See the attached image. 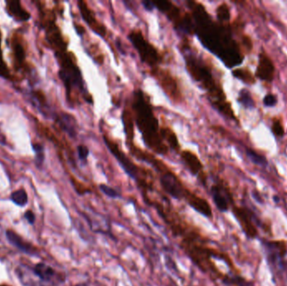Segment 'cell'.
Wrapping results in <instances>:
<instances>
[{"label": "cell", "instance_id": "obj_7", "mask_svg": "<svg viewBox=\"0 0 287 286\" xmlns=\"http://www.w3.org/2000/svg\"><path fill=\"white\" fill-rule=\"evenodd\" d=\"M232 211L240 228L249 239H255L258 236V229L253 220L255 215L250 210L246 207L233 206Z\"/></svg>", "mask_w": 287, "mask_h": 286}, {"label": "cell", "instance_id": "obj_28", "mask_svg": "<svg viewBox=\"0 0 287 286\" xmlns=\"http://www.w3.org/2000/svg\"><path fill=\"white\" fill-rule=\"evenodd\" d=\"M32 147L36 154L38 162L42 163L44 160V150L42 146L40 145V143H33Z\"/></svg>", "mask_w": 287, "mask_h": 286}, {"label": "cell", "instance_id": "obj_21", "mask_svg": "<svg viewBox=\"0 0 287 286\" xmlns=\"http://www.w3.org/2000/svg\"><path fill=\"white\" fill-rule=\"evenodd\" d=\"M217 17L220 23H225L229 22L231 17L230 13V8L227 3H221L217 8Z\"/></svg>", "mask_w": 287, "mask_h": 286}, {"label": "cell", "instance_id": "obj_6", "mask_svg": "<svg viewBox=\"0 0 287 286\" xmlns=\"http://www.w3.org/2000/svg\"><path fill=\"white\" fill-rule=\"evenodd\" d=\"M62 61H62L63 66L60 71V77L67 88L68 93H71L72 88L75 87H77L81 92H83L82 76L74 62L68 57H65Z\"/></svg>", "mask_w": 287, "mask_h": 286}, {"label": "cell", "instance_id": "obj_16", "mask_svg": "<svg viewBox=\"0 0 287 286\" xmlns=\"http://www.w3.org/2000/svg\"><path fill=\"white\" fill-rule=\"evenodd\" d=\"M60 127L72 138L77 136V122L74 118L68 114H61L57 120Z\"/></svg>", "mask_w": 287, "mask_h": 286}, {"label": "cell", "instance_id": "obj_30", "mask_svg": "<svg viewBox=\"0 0 287 286\" xmlns=\"http://www.w3.org/2000/svg\"><path fill=\"white\" fill-rule=\"evenodd\" d=\"M24 217H25V219H26L28 222H29L30 224H34L35 221V216L34 214V212H32L31 211H27L24 214Z\"/></svg>", "mask_w": 287, "mask_h": 286}, {"label": "cell", "instance_id": "obj_26", "mask_svg": "<svg viewBox=\"0 0 287 286\" xmlns=\"http://www.w3.org/2000/svg\"><path fill=\"white\" fill-rule=\"evenodd\" d=\"M278 103V99H277V96L272 93H269L264 98L263 104L266 107L271 108V107H275Z\"/></svg>", "mask_w": 287, "mask_h": 286}, {"label": "cell", "instance_id": "obj_3", "mask_svg": "<svg viewBox=\"0 0 287 286\" xmlns=\"http://www.w3.org/2000/svg\"><path fill=\"white\" fill-rule=\"evenodd\" d=\"M133 109L137 126L143 136L144 143L158 154H166L167 148L160 136L157 119L141 91L135 93Z\"/></svg>", "mask_w": 287, "mask_h": 286}, {"label": "cell", "instance_id": "obj_9", "mask_svg": "<svg viewBox=\"0 0 287 286\" xmlns=\"http://www.w3.org/2000/svg\"><path fill=\"white\" fill-rule=\"evenodd\" d=\"M276 67L271 57L262 50L259 54L258 65L255 71V77L266 82H272L274 80Z\"/></svg>", "mask_w": 287, "mask_h": 286}, {"label": "cell", "instance_id": "obj_25", "mask_svg": "<svg viewBox=\"0 0 287 286\" xmlns=\"http://www.w3.org/2000/svg\"><path fill=\"white\" fill-rule=\"evenodd\" d=\"M247 155L250 157V159L255 164L261 165V166H265V165L267 164V160H266V157L259 154L258 153H256L255 151L252 150V149H250V148L248 149Z\"/></svg>", "mask_w": 287, "mask_h": 286}, {"label": "cell", "instance_id": "obj_11", "mask_svg": "<svg viewBox=\"0 0 287 286\" xmlns=\"http://www.w3.org/2000/svg\"><path fill=\"white\" fill-rule=\"evenodd\" d=\"M32 272L43 283L51 284L52 286H55L57 283L54 281H58L59 283L63 282L64 279H59L57 277V272H56L53 268L46 265L43 263H39L33 268Z\"/></svg>", "mask_w": 287, "mask_h": 286}, {"label": "cell", "instance_id": "obj_32", "mask_svg": "<svg viewBox=\"0 0 287 286\" xmlns=\"http://www.w3.org/2000/svg\"></svg>", "mask_w": 287, "mask_h": 286}, {"label": "cell", "instance_id": "obj_23", "mask_svg": "<svg viewBox=\"0 0 287 286\" xmlns=\"http://www.w3.org/2000/svg\"><path fill=\"white\" fill-rule=\"evenodd\" d=\"M271 131L278 138H282L285 136L284 125L281 119L275 118L271 125Z\"/></svg>", "mask_w": 287, "mask_h": 286}, {"label": "cell", "instance_id": "obj_2", "mask_svg": "<svg viewBox=\"0 0 287 286\" xmlns=\"http://www.w3.org/2000/svg\"><path fill=\"white\" fill-rule=\"evenodd\" d=\"M186 68L192 78L199 82L203 88L208 92L213 106L224 116L237 121L231 104L227 101L223 88L216 82L210 69L199 59L192 55L186 56Z\"/></svg>", "mask_w": 287, "mask_h": 286}, {"label": "cell", "instance_id": "obj_17", "mask_svg": "<svg viewBox=\"0 0 287 286\" xmlns=\"http://www.w3.org/2000/svg\"><path fill=\"white\" fill-rule=\"evenodd\" d=\"M234 77L238 79L241 80L243 82H245L248 85H254L256 82V78L252 72L246 67L245 68H236L233 71Z\"/></svg>", "mask_w": 287, "mask_h": 286}, {"label": "cell", "instance_id": "obj_4", "mask_svg": "<svg viewBox=\"0 0 287 286\" xmlns=\"http://www.w3.org/2000/svg\"><path fill=\"white\" fill-rule=\"evenodd\" d=\"M129 38L138 51L139 56L143 62L152 67H155L161 62V56L156 48L147 41L141 30L131 31Z\"/></svg>", "mask_w": 287, "mask_h": 286}, {"label": "cell", "instance_id": "obj_24", "mask_svg": "<svg viewBox=\"0 0 287 286\" xmlns=\"http://www.w3.org/2000/svg\"><path fill=\"white\" fill-rule=\"evenodd\" d=\"M99 190L109 198L117 199L121 197V194L117 190H115V188H113L111 186H108L106 184H100L99 185Z\"/></svg>", "mask_w": 287, "mask_h": 286}, {"label": "cell", "instance_id": "obj_15", "mask_svg": "<svg viewBox=\"0 0 287 286\" xmlns=\"http://www.w3.org/2000/svg\"><path fill=\"white\" fill-rule=\"evenodd\" d=\"M6 236H7L8 242L20 251L28 254V255H34V253H35L34 248L30 244H28L27 242L24 241L21 237L19 236L13 231H7Z\"/></svg>", "mask_w": 287, "mask_h": 286}, {"label": "cell", "instance_id": "obj_31", "mask_svg": "<svg viewBox=\"0 0 287 286\" xmlns=\"http://www.w3.org/2000/svg\"><path fill=\"white\" fill-rule=\"evenodd\" d=\"M143 3L144 7V8L148 11H152L154 8V3L153 2H150V1H143L142 2Z\"/></svg>", "mask_w": 287, "mask_h": 286}, {"label": "cell", "instance_id": "obj_29", "mask_svg": "<svg viewBox=\"0 0 287 286\" xmlns=\"http://www.w3.org/2000/svg\"><path fill=\"white\" fill-rule=\"evenodd\" d=\"M242 45L245 48V50L248 52L251 51L253 49L252 39L249 35H243L242 36Z\"/></svg>", "mask_w": 287, "mask_h": 286}, {"label": "cell", "instance_id": "obj_27", "mask_svg": "<svg viewBox=\"0 0 287 286\" xmlns=\"http://www.w3.org/2000/svg\"><path fill=\"white\" fill-rule=\"evenodd\" d=\"M77 150L79 159H81L82 161H87V160H88V155H89V149H88V147L83 145V144H81V145L77 146Z\"/></svg>", "mask_w": 287, "mask_h": 286}, {"label": "cell", "instance_id": "obj_14", "mask_svg": "<svg viewBox=\"0 0 287 286\" xmlns=\"http://www.w3.org/2000/svg\"><path fill=\"white\" fill-rule=\"evenodd\" d=\"M181 159H183L184 163L192 175H198L202 173L203 166L194 153L189 150L183 151L181 153Z\"/></svg>", "mask_w": 287, "mask_h": 286}, {"label": "cell", "instance_id": "obj_8", "mask_svg": "<svg viewBox=\"0 0 287 286\" xmlns=\"http://www.w3.org/2000/svg\"><path fill=\"white\" fill-rule=\"evenodd\" d=\"M104 140L109 150L111 151L112 154H114L115 158L118 159V161L120 162V164L122 165L123 169L125 170V172L127 173L128 175H130L133 180H136V182L140 184L141 180H140L139 167L136 166V164H134L133 162L125 155V153H123L122 151L120 150L119 146L114 143L111 140H109L106 136H104Z\"/></svg>", "mask_w": 287, "mask_h": 286}, {"label": "cell", "instance_id": "obj_1", "mask_svg": "<svg viewBox=\"0 0 287 286\" xmlns=\"http://www.w3.org/2000/svg\"><path fill=\"white\" fill-rule=\"evenodd\" d=\"M194 18V31L205 48L218 56L229 68L243 63L245 55L234 40L231 27L213 21L201 3L189 2Z\"/></svg>", "mask_w": 287, "mask_h": 286}, {"label": "cell", "instance_id": "obj_20", "mask_svg": "<svg viewBox=\"0 0 287 286\" xmlns=\"http://www.w3.org/2000/svg\"><path fill=\"white\" fill-rule=\"evenodd\" d=\"M10 198L14 204L20 207H24L28 202V196L24 189H19L13 191V193L11 194Z\"/></svg>", "mask_w": 287, "mask_h": 286}, {"label": "cell", "instance_id": "obj_13", "mask_svg": "<svg viewBox=\"0 0 287 286\" xmlns=\"http://www.w3.org/2000/svg\"><path fill=\"white\" fill-rule=\"evenodd\" d=\"M158 79L160 82V84L162 86L163 89L168 95H170V98L173 99H178L180 93H179L176 82L173 79L171 76L165 72H158Z\"/></svg>", "mask_w": 287, "mask_h": 286}, {"label": "cell", "instance_id": "obj_10", "mask_svg": "<svg viewBox=\"0 0 287 286\" xmlns=\"http://www.w3.org/2000/svg\"><path fill=\"white\" fill-rule=\"evenodd\" d=\"M210 194L213 203L220 212H227L230 209L231 196L220 184L213 185L210 189Z\"/></svg>", "mask_w": 287, "mask_h": 286}, {"label": "cell", "instance_id": "obj_19", "mask_svg": "<svg viewBox=\"0 0 287 286\" xmlns=\"http://www.w3.org/2000/svg\"><path fill=\"white\" fill-rule=\"evenodd\" d=\"M238 101L245 109H254L255 107V101L253 99L252 96L246 89L240 91Z\"/></svg>", "mask_w": 287, "mask_h": 286}, {"label": "cell", "instance_id": "obj_18", "mask_svg": "<svg viewBox=\"0 0 287 286\" xmlns=\"http://www.w3.org/2000/svg\"><path fill=\"white\" fill-rule=\"evenodd\" d=\"M160 136L162 137L163 141L165 140V141H167L168 143L170 144L171 148H174L175 150L178 149V141H177L176 136H175V134L171 131V130L168 129V128H162V129L160 130Z\"/></svg>", "mask_w": 287, "mask_h": 286}, {"label": "cell", "instance_id": "obj_5", "mask_svg": "<svg viewBox=\"0 0 287 286\" xmlns=\"http://www.w3.org/2000/svg\"><path fill=\"white\" fill-rule=\"evenodd\" d=\"M160 186L171 198L181 201L188 198L191 192L183 186L181 180L170 170H163L159 177Z\"/></svg>", "mask_w": 287, "mask_h": 286}, {"label": "cell", "instance_id": "obj_22", "mask_svg": "<svg viewBox=\"0 0 287 286\" xmlns=\"http://www.w3.org/2000/svg\"><path fill=\"white\" fill-rule=\"evenodd\" d=\"M123 121L125 125V134L127 136L128 139L131 141L133 140L134 137V126L132 119H131V114L128 111L124 112L123 114Z\"/></svg>", "mask_w": 287, "mask_h": 286}, {"label": "cell", "instance_id": "obj_12", "mask_svg": "<svg viewBox=\"0 0 287 286\" xmlns=\"http://www.w3.org/2000/svg\"><path fill=\"white\" fill-rule=\"evenodd\" d=\"M78 6H79L80 11H81L82 16H83L86 23L91 27V29H93V31L96 32L98 35H100L102 37H104L106 35V29L104 28V25H102L96 19L94 13H93V11L91 10L90 8H88L87 3L83 1H79Z\"/></svg>", "mask_w": 287, "mask_h": 286}]
</instances>
